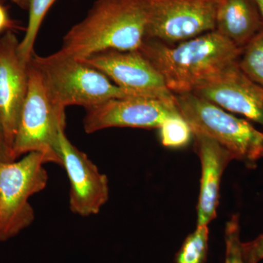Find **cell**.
<instances>
[{
    "instance_id": "1",
    "label": "cell",
    "mask_w": 263,
    "mask_h": 263,
    "mask_svg": "<svg viewBox=\"0 0 263 263\" xmlns=\"http://www.w3.org/2000/svg\"><path fill=\"white\" fill-rule=\"evenodd\" d=\"M243 48L216 30L178 45L145 40L138 51L163 78L174 95L193 92L239 60Z\"/></svg>"
},
{
    "instance_id": "2",
    "label": "cell",
    "mask_w": 263,
    "mask_h": 263,
    "mask_svg": "<svg viewBox=\"0 0 263 263\" xmlns=\"http://www.w3.org/2000/svg\"><path fill=\"white\" fill-rule=\"evenodd\" d=\"M146 0H96L63 37L61 49L84 60L100 52L137 51L146 37Z\"/></svg>"
},
{
    "instance_id": "3",
    "label": "cell",
    "mask_w": 263,
    "mask_h": 263,
    "mask_svg": "<svg viewBox=\"0 0 263 263\" xmlns=\"http://www.w3.org/2000/svg\"><path fill=\"white\" fill-rule=\"evenodd\" d=\"M30 61L39 72L50 100L64 110L72 105L88 110L111 99L138 97L62 50L46 57L34 53Z\"/></svg>"
},
{
    "instance_id": "4",
    "label": "cell",
    "mask_w": 263,
    "mask_h": 263,
    "mask_svg": "<svg viewBox=\"0 0 263 263\" xmlns=\"http://www.w3.org/2000/svg\"><path fill=\"white\" fill-rule=\"evenodd\" d=\"M174 95L176 108L192 132L215 140L248 168L257 167L263 159V132L193 92Z\"/></svg>"
},
{
    "instance_id": "5",
    "label": "cell",
    "mask_w": 263,
    "mask_h": 263,
    "mask_svg": "<svg viewBox=\"0 0 263 263\" xmlns=\"http://www.w3.org/2000/svg\"><path fill=\"white\" fill-rule=\"evenodd\" d=\"M65 110L50 100L39 72L29 62L28 90L12 148L13 160L41 152L48 163L62 165L57 148L60 132L65 129Z\"/></svg>"
},
{
    "instance_id": "6",
    "label": "cell",
    "mask_w": 263,
    "mask_h": 263,
    "mask_svg": "<svg viewBox=\"0 0 263 263\" xmlns=\"http://www.w3.org/2000/svg\"><path fill=\"white\" fill-rule=\"evenodd\" d=\"M46 163L47 158L41 152L0 163V241L13 238L34 220L29 200L47 186Z\"/></svg>"
},
{
    "instance_id": "7",
    "label": "cell",
    "mask_w": 263,
    "mask_h": 263,
    "mask_svg": "<svg viewBox=\"0 0 263 263\" xmlns=\"http://www.w3.org/2000/svg\"><path fill=\"white\" fill-rule=\"evenodd\" d=\"M219 0H146L145 40L176 45L215 30Z\"/></svg>"
},
{
    "instance_id": "8",
    "label": "cell",
    "mask_w": 263,
    "mask_h": 263,
    "mask_svg": "<svg viewBox=\"0 0 263 263\" xmlns=\"http://www.w3.org/2000/svg\"><path fill=\"white\" fill-rule=\"evenodd\" d=\"M83 124L88 134L111 127L160 128L180 114L174 101L133 97L115 98L86 110Z\"/></svg>"
},
{
    "instance_id": "9",
    "label": "cell",
    "mask_w": 263,
    "mask_h": 263,
    "mask_svg": "<svg viewBox=\"0 0 263 263\" xmlns=\"http://www.w3.org/2000/svg\"><path fill=\"white\" fill-rule=\"evenodd\" d=\"M83 61L103 72L119 87L136 96L175 100V95L167 89L160 72L138 50H109Z\"/></svg>"
},
{
    "instance_id": "10",
    "label": "cell",
    "mask_w": 263,
    "mask_h": 263,
    "mask_svg": "<svg viewBox=\"0 0 263 263\" xmlns=\"http://www.w3.org/2000/svg\"><path fill=\"white\" fill-rule=\"evenodd\" d=\"M57 152L70 181L71 212L83 217L97 215L108 200V178L72 144L65 129L60 132Z\"/></svg>"
},
{
    "instance_id": "11",
    "label": "cell",
    "mask_w": 263,
    "mask_h": 263,
    "mask_svg": "<svg viewBox=\"0 0 263 263\" xmlns=\"http://www.w3.org/2000/svg\"><path fill=\"white\" fill-rule=\"evenodd\" d=\"M19 43L13 31L0 37V121L11 149L29 84V62L19 55Z\"/></svg>"
},
{
    "instance_id": "12",
    "label": "cell",
    "mask_w": 263,
    "mask_h": 263,
    "mask_svg": "<svg viewBox=\"0 0 263 263\" xmlns=\"http://www.w3.org/2000/svg\"><path fill=\"white\" fill-rule=\"evenodd\" d=\"M193 93L263 127V88L242 72L238 62L200 85Z\"/></svg>"
},
{
    "instance_id": "13",
    "label": "cell",
    "mask_w": 263,
    "mask_h": 263,
    "mask_svg": "<svg viewBox=\"0 0 263 263\" xmlns=\"http://www.w3.org/2000/svg\"><path fill=\"white\" fill-rule=\"evenodd\" d=\"M193 136L202 168L197 226H208L217 215L221 177L234 158L230 152L210 137L197 132H193Z\"/></svg>"
},
{
    "instance_id": "14",
    "label": "cell",
    "mask_w": 263,
    "mask_h": 263,
    "mask_svg": "<svg viewBox=\"0 0 263 263\" xmlns=\"http://www.w3.org/2000/svg\"><path fill=\"white\" fill-rule=\"evenodd\" d=\"M263 29V18L255 0H219L215 30L243 48Z\"/></svg>"
},
{
    "instance_id": "15",
    "label": "cell",
    "mask_w": 263,
    "mask_h": 263,
    "mask_svg": "<svg viewBox=\"0 0 263 263\" xmlns=\"http://www.w3.org/2000/svg\"><path fill=\"white\" fill-rule=\"evenodd\" d=\"M56 0H31L25 34L19 43L18 53L22 60L29 62L34 52V43L45 16Z\"/></svg>"
},
{
    "instance_id": "16",
    "label": "cell",
    "mask_w": 263,
    "mask_h": 263,
    "mask_svg": "<svg viewBox=\"0 0 263 263\" xmlns=\"http://www.w3.org/2000/svg\"><path fill=\"white\" fill-rule=\"evenodd\" d=\"M238 66L249 79L263 88V29L243 48Z\"/></svg>"
},
{
    "instance_id": "17",
    "label": "cell",
    "mask_w": 263,
    "mask_h": 263,
    "mask_svg": "<svg viewBox=\"0 0 263 263\" xmlns=\"http://www.w3.org/2000/svg\"><path fill=\"white\" fill-rule=\"evenodd\" d=\"M209 235L208 226H197L196 230L183 242L176 254L175 263H206Z\"/></svg>"
},
{
    "instance_id": "18",
    "label": "cell",
    "mask_w": 263,
    "mask_h": 263,
    "mask_svg": "<svg viewBox=\"0 0 263 263\" xmlns=\"http://www.w3.org/2000/svg\"><path fill=\"white\" fill-rule=\"evenodd\" d=\"M159 129L161 143L168 148L186 146L193 136L191 128L181 116L168 119Z\"/></svg>"
},
{
    "instance_id": "19",
    "label": "cell",
    "mask_w": 263,
    "mask_h": 263,
    "mask_svg": "<svg viewBox=\"0 0 263 263\" xmlns=\"http://www.w3.org/2000/svg\"><path fill=\"white\" fill-rule=\"evenodd\" d=\"M226 254L224 263H245L240 241L239 216L234 214L227 222L224 230Z\"/></svg>"
},
{
    "instance_id": "20",
    "label": "cell",
    "mask_w": 263,
    "mask_h": 263,
    "mask_svg": "<svg viewBox=\"0 0 263 263\" xmlns=\"http://www.w3.org/2000/svg\"><path fill=\"white\" fill-rule=\"evenodd\" d=\"M245 263H259L263 259V233L255 239L242 243Z\"/></svg>"
},
{
    "instance_id": "21",
    "label": "cell",
    "mask_w": 263,
    "mask_h": 263,
    "mask_svg": "<svg viewBox=\"0 0 263 263\" xmlns=\"http://www.w3.org/2000/svg\"><path fill=\"white\" fill-rule=\"evenodd\" d=\"M13 162L12 149L8 143L4 128L0 121V163Z\"/></svg>"
},
{
    "instance_id": "22",
    "label": "cell",
    "mask_w": 263,
    "mask_h": 263,
    "mask_svg": "<svg viewBox=\"0 0 263 263\" xmlns=\"http://www.w3.org/2000/svg\"><path fill=\"white\" fill-rule=\"evenodd\" d=\"M16 28V24L10 18L6 8L0 3V33L4 31H12Z\"/></svg>"
},
{
    "instance_id": "23",
    "label": "cell",
    "mask_w": 263,
    "mask_h": 263,
    "mask_svg": "<svg viewBox=\"0 0 263 263\" xmlns=\"http://www.w3.org/2000/svg\"><path fill=\"white\" fill-rule=\"evenodd\" d=\"M11 1L22 9L28 10L31 0H11Z\"/></svg>"
},
{
    "instance_id": "24",
    "label": "cell",
    "mask_w": 263,
    "mask_h": 263,
    "mask_svg": "<svg viewBox=\"0 0 263 263\" xmlns=\"http://www.w3.org/2000/svg\"><path fill=\"white\" fill-rule=\"evenodd\" d=\"M263 18V0H255Z\"/></svg>"
},
{
    "instance_id": "25",
    "label": "cell",
    "mask_w": 263,
    "mask_h": 263,
    "mask_svg": "<svg viewBox=\"0 0 263 263\" xmlns=\"http://www.w3.org/2000/svg\"><path fill=\"white\" fill-rule=\"evenodd\" d=\"M5 0H0V3H3Z\"/></svg>"
}]
</instances>
